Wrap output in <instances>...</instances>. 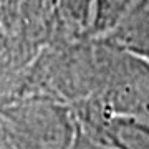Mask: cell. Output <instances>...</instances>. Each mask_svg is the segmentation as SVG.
<instances>
[{
  "label": "cell",
  "instance_id": "cell-1",
  "mask_svg": "<svg viewBox=\"0 0 149 149\" xmlns=\"http://www.w3.org/2000/svg\"><path fill=\"white\" fill-rule=\"evenodd\" d=\"M71 111L76 119L123 116L149 123V60L100 38L95 43L93 93Z\"/></svg>",
  "mask_w": 149,
  "mask_h": 149
},
{
  "label": "cell",
  "instance_id": "cell-2",
  "mask_svg": "<svg viewBox=\"0 0 149 149\" xmlns=\"http://www.w3.org/2000/svg\"><path fill=\"white\" fill-rule=\"evenodd\" d=\"M0 128L13 149H70L76 119L65 103L20 95L0 101Z\"/></svg>",
  "mask_w": 149,
  "mask_h": 149
},
{
  "label": "cell",
  "instance_id": "cell-3",
  "mask_svg": "<svg viewBox=\"0 0 149 149\" xmlns=\"http://www.w3.org/2000/svg\"><path fill=\"white\" fill-rule=\"evenodd\" d=\"M76 123L116 149H149V123L123 116H90Z\"/></svg>",
  "mask_w": 149,
  "mask_h": 149
},
{
  "label": "cell",
  "instance_id": "cell-4",
  "mask_svg": "<svg viewBox=\"0 0 149 149\" xmlns=\"http://www.w3.org/2000/svg\"><path fill=\"white\" fill-rule=\"evenodd\" d=\"M104 38L149 60V0L134 2L124 20Z\"/></svg>",
  "mask_w": 149,
  "mask_h": 149
},
{
  "label": "cell",
  "instance_id": "cell-5",
  "mask_svg": "<svg viewBox=\"0 0 149 149\" xmlns=\"http://www.w3.org/2000/svg\"><path fill=\"white\" fill-rule=\"evenodd\" d=\"M133 5L134 0H95L90 33L93 37H108L124 20Z\"/></svg>",
  "mask_w": 149,
  "mask_h": 149
},
{
  "label": "cell",
  "instance_id": "cell-6",
  "mask_svg": "<svg viewBox=\"0 0 149 149\" xmlns=\"http://www.w3.org/2000/svg\"><path fill=\"white\" fill-rule=\"evenodd\" d=\"M70 149H116V148H113V146H109L108 143H104L101 139L88 134L76 123V133H74L73 144H71Z\"/></svg>",
  "mask_w": 149,
  "mask_h": 149
},
{
  "label": "cell",
  "instance_id": "cell-7",
  "mask_svg": "<svg viewBox=\"0 0 149 149\" xmlns=\"http://www.w3.org/2000/svg\"><path fill=\"white\" fill-rule=\"evenodd\" d=\"M0 149H13L12 148V144H10V141H8L7 136L3 134L2 128H0Z\"/></svg>",
  "mask_w": 149,
  "mask_h": 149
}]
</instances>
